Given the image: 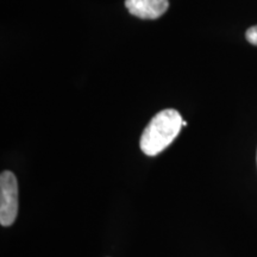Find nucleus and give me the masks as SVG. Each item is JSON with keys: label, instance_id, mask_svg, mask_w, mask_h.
<instances>
[{"label": "nucleus", "instance_id": "obj_1", "mask_svg": "<svg viewBox=\"0 0 257 257\" xmlns=\"http://www.w3.org/2000/svg\"><path fill=\"white\" fill-rule=\"evenodd\" d=\"M184 126L181 114L173 108H167L155 114L141 136V150L148 156L162 153L179 136Z\"/></svg>", "mask_w": 257, "mask_h": 257}, {"label": "nucleus", "instance_id": "obj_2", "mask_svg": "<svg viewBox=\"0 0 257 257\" xmlns=\"http://www.w3.org/2000/svg\"><path fill=\"white\" fill-rule=\"evenodd\" d=\"M18 214V182L10 170L0 175V224L10 226Z\"/></svg>", "mask_w": 257, "mask_h": 257}, {"label": "nucleus", "instance_id": "obj_3", "mask_svg": "<svg viewBox=\"0 0 257 257\" xmlns=\"http://www.w3.org/2000/svg\"><path fill=\"white\" fill-rule=\"evenodd\" d=\"M131 15L142 19H157L169 8L168 0H125Z\"/></svg>", "mask_w": 257, "mask_h": 257}, {"label": "nucleus", "instance_id": "obj_4", "mask_svg": "<svg viewBox=\"0 0 257 257\" xmlns=\"http://www.w3.org/2000/svg\"><path fill=\"white\" fill-rule=\"evenodd\" d=\"M245 38L249 43L253 44V46H257V25L249 28L248 30H246Z\"/></svg>", "mask_w": 257, "mask_h": 257}]
</instances>
